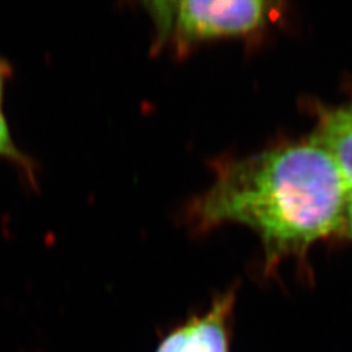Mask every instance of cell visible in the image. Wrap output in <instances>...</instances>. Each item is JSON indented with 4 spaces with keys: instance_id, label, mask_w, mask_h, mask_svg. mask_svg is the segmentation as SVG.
<instances>
[{
    "instance_id": "5",
    "label": "cell",
    "mask_w": 352,
    "mask_h": 352,
    "mask_svg": "<svg viewBox=\"0 0 352 352\" xmlns=\"http://www.w3.org/2000/svg\"><path fill=\"white\" fill-rule=\"evenodd\" d=\"M0 160L12 164L24 176L28 184L37 187V164L34 160L21 151L13 140L10 124L0 107Z\"/></svg>"
},
{
    "instance_id": "6",
    "label": "cell",
    "mask_w": 352,
    "mask_h": 352,
    "mask_svg": "<svg viewBox=\"0 0 352 352\" xmlns=\"http://www.w3.org/2000/svg\"><path fill=\"white\" fill-rule=\"evenodd\" d=\"M12 74L11 65L8 62L0 59V106H1V101H3V96H4V89H6V84L10 80Z\"/></svg>"
},
{
    "instance_id": "8",
    "label": "cell",
    "mask_w": 352,
    "mask_h": 352,
    "mask_svg": "<svg viewBox=\"0 0 352 352\" xmlns=\"http://www.w3.org/2000/svg\"><path fill=\"white\" fill-rule=\"evenodd\" d=\"M346 109H347V111H349L350 115L352 116V104H350V106H349V107H346Z\"/></svg>"
},
{
    "instance_id": "2",
    "label": "cell",
    "mask_w": 352,
    "mask_h": 352,
    "mask_svg": "<svg viewBox=\"0 0 352 352\" xmlns=\"http://www.w3.org/2000/svg\"><path fill=\"white\" fill-rule=\"evenodd\" d=\"M145 8L155 24L158 42L171 36L189 45L215 38L245 36L270 17L273 3L264 0L151 1Z\"/></svg>"
},
{
    "instance_id": "7",
    "label": "cell",
    "mask_w": 352,
    "mask_h": 352,
    "mask_svg": "<svg viewBox=\"0 0 352 352\" xmlns=\"http://www.w3.org/2000/svg\"><path fill=\"white\" fill-rule=\"evenodd\" d=\"M343 230H346L347 234L352 238V192L350 193V197H349V201H347V206H346Z\"/></svg>"
},
{
    "instance_id": "4",
    "label": "cell",
    "mask_w": 352,
    "mask_h": 352,
    "mask_svg": "<svg viewBox=\"0 0 352 352\" xmlns=\"http://www.w3.org/2000/svg\"><path fill=\"white\" fill-rule=\"evenodd\" d=\"M327 151L352 192V116L346 107L322 115L318 131L312 138Z\"/></svg>"
},
{
    "instance_id": "3",
    "label": "cell",
    "mask_w": 352,
    "mask_h": 352,
    "mask_svg": "<svg viewBox=\"0 0 352 352\" xmlns=\"http://www.w3.org/2000/svg\"><path fill=\"white\" fill-rule=\"evenodd\" d=\"M235 292L219 295L201 315L171 330L155 352H231Z\"/></svg>"
},
{
    "instance_id": "1",
    "label": "cell",
    "mask_w": 352,
    "mask_h": 352,
    "mask_svg": "<svg viewBox=\"0 0 352 352\" xmlns=\"http://www.w3.org/2000/svg\"><path fill=\"white\" fill-rule=\"evenodd\" d=\"M349 197L340 170L311 139L222 166L195 213L202 227H251L272 270L282 258L302 256L316 241L343 230Z\"/></svg>"
}]
</instances>
